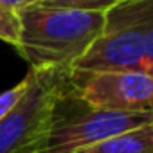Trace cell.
<instances>
[{"instance_id": "cell-9", "label": "cell", "mask_w": 153, "mask_h": 153, "mask_svg": "<svg viewBox=\"0 0 153 153\" xmlns=\"http://www.w3.org/2000/svg\"><path fill=\"white\" fill-rule=\"evenodd\" d=\"M25 88H27V76H25L20 83H16L13 88H9V90H6V92L0 94V121H2V117L18 103V99L24 96Z\"/></svg>"}, {"instance_id": "cell-2", "label": "cell", "mask_w": 153, "mask_h": 153, "mask_svg": "<svg viewBox=\"0 0 153 153\" xmlns=\"http://www.w3.org/2000/svg\"><path fill=\"white\" fill-rule=\"evenodd\" d=\"M151 27L153 0H123L105 13L103 33L70 70L142 72Z\"/></svg>"}, {"instance_id": "cell-8", "label": "cell", "mask_w": 153, "mask_h": 153, "mask_svg": "<svg viewBox=\"0 0 153 153\" xmlns=\"http://www.w3.org/2000/svg\"><path fill=\"white\" fill-rule=\"evenodd\" d=\"M20 38V20L18 15L0 6V40L16 49Z\"/></svg>"}, {"instance_id": "cell-3", "label": "cell", "mask_w": 153, "mask_h": 153, "mask_svg": "<svg viewBox=\"0 0 153 153\" xmlns=\"http://www.w3.org/2000/svg\"><path fill=\"white\" fill-rule=\"evenodd\" d=\"M153 123V112H112L94 108L65 85L54 103L49 153H74Z\"/></svg>"}, {"instance_id": "cell-12", "label": "cell", "mask_w": 153, "mask_h": 153, "mask_svg": "<svg viewBox=\"0 0 153 153\" xmlns=\"http://www.w3.org/2000/svg\"><path fill=\"white\" fill-rule=\"evenodd\" d=\"M146 74H149V76H151V78H153V65H149V67L146 68Z\"/></svg>"}, {"instance_id": "cell-10", "label": "cell", "mask_w": 153, "mask_h": 153, "mask_svg": "<svg viewBox=\"0 0 153 153\" xmlns=\"http://www.w3.org/2000/svg\"><path fill=\"white\" fill-rule=\"evenodd\" d=\"M38 2H40V0H0V6H4L9 11H13V13L18 15L20 11L31 7V6H36Z\"/></svg>"}, {"instance_id": "cell-1", "label": "cell", "mask_w": 153, "mask_h": 153, "mask_svg": "<svg viewBox=\"0 0 153 153\" xmlns=\"http://www.w3.org/2000/svg\"><path fill=\"white\" fill-rule=\"evenodd\" d=\"M105 13L31 6L18 13L16 52L29 68L70 70L103 33Z\"/></svg>"}, {"instance_id": "cell-5", "label": "cell", "mask_w": 153, "mask_h": 153, "mask_svg": "<svg viewBox=\"0 0 153 153\" xmlns=\"http://www.w3.org/2000/svg\"><path fill=\"white\" fill-rule=\"evenodd\" d=\"M68 88L94 108L112 112H153V78L146 72L68 70Z\"/></svg>"}, {"instance_id": "cell-6", "label": "cell", "mask_w": 153, "mask_h": 153, "mask_svg": "<svg viewBox=\"0 0 153 153\" xmlns=\"http://www.w3.org/2000/svg\"><path fill=\"white\" fill-rule=\"evenodd\" d=\"M74 153H153V123Z\"/></svg>"}, {"instance_id": "cell-4", "label": "cell", "mask_w": 153, "mask_h": 153, "mask_svg": "<svg viewBox=\"0 0 153 153\" xmlns=\"http://www.w3.org/2000/svg\"><path fill=\"white\" fill-rule=\"evenodd\" d=\"M68 70L29 68L27 88L0 121V153H49L54 103Z\"/></svg>"}, {"instance_id": "cell-11", "label": "cell", "mask_w": 153, "mask_h": 153, "mask_svg": "<svg viewBox=\"0 0 153 153\" xmlns=\"http://www.w3.org/2000/svg\"><path fill=\"white\" fill-rule=\"evenodd\" d=\"M149 65H153V27H151V31H149V34H148V38H146V51H144V68H142V72H146V68H148Z\"/></svg>"}, {"instance_id": "cell-7", "label": "cell", "mask_w": 153, "mask_h": 153, "mask_svg": "<svg viewBox=\"0 0 153 153\" xmlns=\"http://www.w3.org/2000/svg\"><path fill=\"white\" fill-rule=\"evenodd\" d=\"M123 0H40L36 6L74 11H108Z\"/></svg>"}]
</instances>
